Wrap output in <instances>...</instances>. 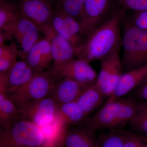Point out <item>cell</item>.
I'll return each mask as SVG.
<instances>
[{"mask_svg":"<svg viewBox=\"0 0 147 147\" xmlns=\"http://www.w3.org/2000/svg\"><path fill=\"white\" fill-rule=\"evenodd\" d=\"M125 16L123 7L116 9L76 47L75 58L89 63L101 61L116 50L121 49V26Z\"/></svg>","mask_w":147,"mask_h":147,"instance_id":"cell-1","label":"cell"},{"mask_svg":"<svg viewBox=\"0 0 147 147\" xmlns=\"http://www.w3.org/2000/svg\"><path fill=\"white\" fill-rule=\"evenodd\" d=\"M137 100L132 98H119L106 102L94 115L84 122L92 130H119L129 123L137 109Z\"/></svg>","mask_w":147,"mask_h":147,"instance_id":"cell-2","label":"cell"},{"mask_svg":"<svg viewBox=\"0 0 147 147\" xmlns=\"http://www.w3.org/2000/svg\"><path fill=\"white\" fill-rule=\"evenodd\" d=\"M124 22L121 59L123 73L147 64V32L129 21Z\"/></svg>","mask_w":147,"mask_h":147,"instance_id":"cell-3","label":"cell"},{"mask_svg":"<svg viewBox=\"0 0 147 147\" xmlns=\"http://www.w3.org/2000/svg\"><path fill=\"white\" fill-rule=\"evenodd\" d=\"M58 80L59 79L48 69L36 74L26 85L7 94L19 110L30 102L50 97Z\"/></svg>","mask_w":147,"mask_h":147,"instance_id":"cell-4","label":"cell"},{"mask_svg":"<svg viewBox=\"0 0 147 147\" xmlns=\"http://www.w3.org/2000/svg\"><path fill=\"white\" fill-rule=\"evenodd\" d=\"M3 127L2 139L3 144L37 147L44 141L39 127L19 115Z\"/></svg>","mask_w":147,"mask_h":147,"instance_id":"cell-5","label":"cell"},{"mask_svg":"<svg viewBox=\"0 0 147 147\" xmlns=\"http://www.w3.org/2000/svg\"><path fill=\"white\" fill-rule=\"evenodd\" d=\"M21 15L36 25L40 32L49 39L55 33L50 24L54 9L49 1L21 0L17 5Z\"/></svg>","mask_w":147,"mask_h":147,"instance_id":"cell-6","label":"cell"},{"mask_svg":"<svg viewBox=\"0 0 147 147\" xmlns=\"http://www.w3.org/2000/svg\"><path fill=\"white\" fill-rule=\"evenodd\" d=\"M113 4V0H86L80 18L83 40L112 14Z\"/></svg>","mask_w":147,"mask_h":147,"instance_id":"cell-7","label":"cell"},{"mask_svg":"<svg viewBox=\"0 0 147 147\" xmlns=\"http://www.w3.org/2000/svg\"><path fill=\"white\" fill-rule=\"evenodd\" d=\"M120 50H116L100 61V71L96 82L106 97L113 95L123 73Z\"/></svg>","mask_w":147,"mask_h":147,"instance_id":"cell-8","label":"cell"},{"mask_svg":"<svg viewBox=\"0 0 147 147\" xmlns=\"http://www.w3.org/2000/svg\"><path fill=\"white\" fill-rule=\"evenodd\" d=\"M49 69L58 79L67 78L86 84H93L98 76L90 63L76 58L63 63H53Z\"/></svg>","mask_w":147,"mask_h":147,"instance_id":"cell-9","label":"cell"},{"mask_svg":"<svg viewBox=\"0 0 147 147\" xmlns=\"http://www.w3.org/2000/svg\"><path fill=\"white\" fill-rule=\"evenodd\" d=\"M50 24L57 33L71 42L76 49L83 41L81 21L65 13L57 5L54 9Z\"/></svg>","mask_w":147,"mask_h":147,"instance_id":"cell-10","label":"cell"},{"mask_svg":"<svg viewBox=\"0 0 147 147\" xmlns=\"http://www.w3.org/2000/svg\"><path fill=\"white\" fill-rule=\"evenodd\" d=\"M59 105L50 96L29 103L19 110V116L38 127L54 119Z\"/></svg>","mask_w":147,"mask_h":147,"instance_id":"cell-11","label":"cell"},{"mask_svg":"<svg viewBox=\"0 0 147 147\" xmlns=\"http://www.w3.org/2000/svg\"><path fill=\"white\" fill-rule=\"evenodd\" d=\"M35 74L26 60L17 61L8 71L0 74V91L10 94L27 84Z\"/></svg>","mask_w":147,"mask_h":147,"instance_id":"cell-12","label":"cell"},{"mask_svg":"<svg viewBox=\"0 0 147 147\" xmlns=\"http://www.w3.org/2000/svg\"><path fill=\"white\" fill-rule=\"evenodd\" d=\"M40 32L36 25L21 13L11 33L21 45L19 57L22 59H26L30 50L39 39Z\"/></svg>","mask_w":147,"mask_h":147,"instance_id":"cell-13","label":"cell"},{"mask_svg":"<svg viewBox=\"0 0 147 147\" xmlns=\"http://www.w3.org/2000/svg\"><path fill=\"white\" fill-rule=\"evenodd\" d=\"M26 60L36 74L47 70L54 61L49 40L45 38L38 40L29 51Z\"/></svg>","mask_w":147,"mask_h":147,"instance_id":"cell-14","label":"cell"},{"mask_svg":"<svg viewBox=\"0 0 147 147\" xmlns=\"http://www.w3.org/2000/svg\"><path fill=\"white\" fill-rule=\"evenodd\" d=\"M147 81V64L123 73L113 95L106 102L121 98Z\"/></svg>","mask_w":147,"mask_h":147,"instance_id":"cell-15","label":"cell"},{"mask_svg":"<svg viewBox=\"0 0 147 147\" xmlns=\"http://www.w3.org/2000/svg\"><path fill=\"white\" fill-rule=\"evenodd\" d=\"M91 85L63 78L57 82L50 96L59 105L76 101L82 93Z\"/></svg>","mask_w":147,"mask_h":147,"instance_id":"cell-16","label":"cell"},{"mask_svg":"<svg viewBox=\"0 0 147 147\" xmlns=\"http://www.w3.org/2000/svg\"><path fill=\"white\" fill-rule=\"evenodd\" d=\"M67 131L65 137L66 147H98V139L95 131L84 122Z\"/></svg>","mask_w":147,"mask_h":147,"instance_id":"cell-17","label":"cell"},{"mask_svg":"<svg viewBox=\"0 0 147 147\" xmlns=\"http://www.w3.org/2000/svg\"><path fill=\"white\" fill-rule=\"evenodd\" d=\"M55 64L63 63L75 58L76 48L56 32L49 39Z\"/></svg>","mask_w":147,"mask_h":147,"instance_id":"cell-18","label":"cell"},{"mask_svg":"<svg viewBox=\"0 0 147 147\" xmlns=\"http://www.w3.org/2000/svg\"><path fill=\"white\" fill-rule=\"evenodd\" d=\"M105 97L95 82L82 93L76 101L84 113L88 116L100 107Z\"/></svg>","mask_w":147,"mask_h":147,"instance_id":"cell-19","label":"cell"},{"mask_svg":"<svg viewBox=\"0 0 147 147\" xmlns=\"http://www.w3.org/2000/svg\"><path fill=\"white\" fill-rule=\"evenodd\" d=\"M56 115L64 126L79 125L88 118V116L80 108L76 101L59 105Z\"/></svg>","mask_w":147,"mask_h":147,"instance_id":"cell-20","label":"cell"},{"mask_svg":"<svg viewBox=\"0 0 147 147\" xmlns=\"http://www.w3.org/2000/svg\"><path fill=\"white\" fill-rule=\"evenodd\" d=\"M18 6L6 0L0 1V30L11 33L20 16Z\"/></svg>","mask_w":147,"mask_h":147,"instance_id":"cell-21","label":"cell"},{"mask_svg":"<svg viewBox=\"0 0 147 147\" xmlns=\"http://www.w3.org/2000/svg\"><path fill=\"white\" fill-rule=\"evenodd\" d=\"M128 124L131 132L147 137V102L137 100L136 113Z\"/></svg>","mask_w":147,"mask_h":147,"instance_id":"cell-22","label":"cell"},{"mask_svg":"<svg viewBox=\"0 0 147 147\" xmlns=\"http://www.w3.org/2000/svg\"><path fill=\"white\" fill-rule=\"evenodd\" d=\"M19 50L16 43L0 45V74L8 71L17 61Z\"/></svg>","mask_w":147,"mask_h":147,"instance_id":"cell-23","label":"cell"},{"mask_svg":"<svg viewBox=\"0 0 147 147\" xmlns=\"http://www.w3.org/2000/svg\"><path fill=\"white\" fill-rule=\"evenodd\" d=\"M19 115V110L4 92L0 91V124L5 126Z\"/></svg>","mask_w":147,"mask_h":147,"instance_id":"cell-24","label":"cell"},{"mask_svg":"<svg viewBox=\"0 0 147 147\" xmlns=\"http://www.w3.org/2000/svg\"><path fill=\"white\" fill-rule=\"evenodd\" d=\"M39 127L43 135L44 141L47 143L58 138L67 127L64 126L61 121L56 115L53 121Z\"/></svg>","mask_w":147,"mask_h":147,"instance_id":"cell-25","label":"cell"},{"mask_svg":"<svg viewBox=\"0 0 147 147\" xmlns=\"http://www.w3.org/2000/svg\"><path fill=\"white\" fill-rule=\"evenodd\" d=\"M86 0H58L56 5L65 13L80 21Z\"/></svg>","mask_w":147,"mask_h":147,"instance_id":"cell-26","label":"cell"},{"mask_svg":"<svg viewBox=\"0 0 147 147\" xmlns=\"http://www.w3.org/2000/svg\"><path fill=\"white\" fill-rule=\"evenodd\" d=\"M98 147H124L121 130H111L98 139Z\"/></svg>","mask_w":147,"mask_h":147,"instance_id":"cell-27","label":"cell"},{"mask_svg":"<svg viewBox=\"0 0 147 147\" xmlns=\"http://www.w3.org/2000/svg\"><path fill=\"white\" fill-rule=\"evenodd\" d=\"M124 140V147H147L144 137L131 131L121 130Z\"/></svg>","mask_w":147,"mask_h":147,"instance_id":"cell-28","label":"cell"},{"mask_svg":"<svg viewBox=\"0 0 147 147\" xmlns=\"http://www.w3.org/2000/svg\"><path fill=\"white\" fill-rule=\"evenodd\" d=\"M124 8L134 11H147V0H117Z\"/></svg>","mask_w":147,"mask_h":147,"instance_id":"cell-29","label":"cell"},{"mask_svg":"<svg viewBox=\"0 0 147 147\" xmlns=\"http://www.w3.org/2000/svg\"><path fill=\"white\" fill-rule=\"evenodd\" d=\"M129 21L135 26L147 32V11H134Z\"/></svg>","mask_w":147,"mask_h":147,"instance_id":"cell-30","label":"cell"},{"mask_svg":"<svg viewBox=\"0 0 147 147\" xmlns=\"http://www.w3.org/2000/svg\"><path fill=\"white\" fill-rule=\"evenodd\" d=\"M134 92L135 99L147 102V81L135 89Z\"/></svg>","mask_w":147,"mask_h":147,"instance_id":"cell-31","label":"cell"},{"mask_svg":"<svg viewBox=\"0 0 147 147\" xmlns=\"http://www.w3.org/2000/svg\"><path fill=\"white\" fill-rule=\"evenodd\" d=\"M13 36V34L10 32L0 30V45L5 44L7 41L12 40Z\"/></svg>","mask_w":147,"mask_h":147,"instance_id":"cell-32","label":"cell"},{"mask_svg":"<svg viewBox=\"0 0 147 147\" xmlns=\"http://www.w3.org/2000/svg\"><path fill=\"white\" fill-rule=\"evenodd\" d=\"M144 137L145 138V139H146V140H147V137Z\"/></svg>","mask_w":147,"mask_h":147,"instance_id":"cell-33","label":"cell"},{"mask_svg":"<svg viewBox=\"0 0 147 147\" xmlns=\"http://www.w3.org/2000/svg\"><path fill=\"white\" fill-rule=\"evenodd\" d=\"M19 1H21V0H19ZM45 1H50V0H45Z\"/></svg>","mask_w":147,"mask_h":147,"instance_id":"cell-34","label":"cell"}]
</instances>
